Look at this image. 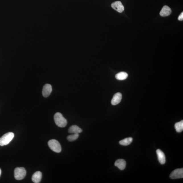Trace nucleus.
<instances>
[{"label": "nucleus", "mask_w": 183, "mask_h": 183, "mask_svg": "<svg viewBox=\"0 0 183 183\" xmlns=\"http://www.w3.org/2000/svg\"><path fill=\"white\" fill-rule=\"evenodd\" d=\"M55 123L58 127L64 128L67 125V121L61 113H56L54 116Z\"/></svg>", "instance_id": "nucleus-1"}, {"label": "nucleus", "mask_w": 183, "mask_h": 183, "mask_svg": "<svg viewBox=\"0 0 183 183\" xmlns=\"http://www.w3.org/2000/svg\"><path fill=\"white\" fill-rule=\"evenodd\" d=\"M15 136L13 133L8 132L6 133L0 138V145L1 146L8 144Z\"/></svg>", "instance_id": "nucleus-2"}, {"label": "nucleus", "mask_w": 183, "mask_h": 183, "mask_svg": "<svg viewBox=\"0 0 183 183\" xmlns=\"http://www.w3.org/2000/svg\"><path fill=\"white\" fill-rule=\"evenodd\" d=\"M50 148L53 151L59 153L61 151V147L59 142L55 139H52L48 143Z\"/></svg>", "instance_id": "nucleus-3"}, {"label": "nucleus", "mask_w": 183, "mask_h": 183, "mask_svg": "<svg viewBox=\"0 0 183 183\" xmlns=\"http://www.w3.org/2000/svg\"><path fill=\"white\" fill-rule=\"evenodd\" d=\"M26 175V171L24 168L17 167L15 170V177L17 180L24 179Z\"/></svg>", "instance_id": "nucleus-4"}, {"label": "nucleus", "mask_w": 183, "mask_h": 183, "mask_svg": "<svg viewBox=\"0 0 183 183\" xmlns=\"http://www.w3.org/2000/svg\"><path fill=\"white\" fill-rule=\"evenodd\" d=\"M170 177L172 179L182 178H183V168H177L172 172Z\"/></svg>", "instance_id": "nucleus-5"}, {"label": "nucleus", "mask_w": 183, "mask_h": 183, "mask_svg": "<svg viewBox=\"0 0 183 183\" xmlns=\"http://www.w3.org/2000/svg\"><path fill=\"white\" fill-rule=\"evenodd\" d=\"M112 7L119 13H122L124 11L125 8L121 2L115 1L112 3Z\"/></svg>", "instance_id": "nucleus-6"}, {"label": "nucleus", "mask_w": 183, "mask_h": 183, "mask_svg": "<svg viewBox=\"0 0 183 183\" xmlns=\"http://www.w3.org/2000/svg\"><path fill=\"white\" fill-rule=\"evenodd\" d=\"M52 90L51 85L49 84H46L44 86L42 90V95L44 97H47L50 95Z\"/></svg>", "instance_id": "nucleus-7"}, {"label": "nucleus", "mask_w": 183, "mask_h": 183, "mask_svg": "<svg viewBox=\"0 0 183 183\" xmlns=\"http://www.w3.org/2000/svg\"><path fill=\"white\" fill-rule=\"evenodd\" d=\"M122 95L120 93H117L113 96L111 100V104L113 105H116L120 103L122 100Z\"/></svg>", "instance_id": "nucleus-8"}, {"label": "nucleus", "mask_w": 183, "mask_h": 183, "mask_svg": "<svg viewBox=\"0 0 183 183\" xmlns=\"http://www.w3.org/2000/svg\"><path fill=\"white\" fill-rule=\"evenodd\" d=\"M156 153L160 163L162 165L166 163V157L164 153L160 149L156 150Z\"/></svg>", "instance_id": "nucleus-9"}, {"label": "nucleus", "mask_w": 183, "mask_h": 183, "mask_svg": "<svg viewBox=\"0 0 183 183\" xmlns=\"http://www.w3.org/2000/svg\"><path fill=\"white\" fill-rule=\"evenodd\" d=\"M171 13V9L168 6H165L163 7L160 12V15L163 17H167L170 15Z\"/></svg>", "instance_id": "nucleus-10"}, {"label": "nucleus", "mask_w": 183, "mask_h": 183, "mask_svg": "<svg viewBox=\"0 0 183 183\" xmlns=\"http://www.w3.org/2000/svg\"><path fill=\"white\" fill-rule=\"evenodd\" d=\"M126 165V161L123 159L117 160L115 163V166L117 167L121 170L125 169Z\"/></svg>", "instance_id": "nucleus-11"}, {"label": "nucleus", "mask_w": 183, "mask_h": 183, "mask_svg": "<svg viewBox=\"0 0 183 183\" xmlns=\"http://www.w3.org/2000/svg\"><path fill=\"white\" fill-rule=\"evenodd\" d=\"M42 174L41 172L37 171L33 174L32 177V180L35 183H40L42 178Z\"/></svg>", "instance_id": "nucleus-12"}, {"label": "nucleus", "mask_w": 183, "mask_h": 183, "mask_svg": "<svg viewBox=\"0 0 183 183\" xmlns=\"http://www.w3.org/2000/svg\"><path fill=\"white\" fill-rule=\"evenodd\" d=\"M82 129L76 125H73L71 126L68 129L69 132L72 134L81 133L82 132Z\"/></svg>", "instance_id": "nucleus-13"}, {"label": "nucleus", "mask_w": 183, "mask_h": 183, "mask_svg": "<svg viewBox=\"0 0 183 183\" xmlns=\"http://www.w3.org/2000/svg\"><path fill=\"white\" fill-rule=\"evenodd\" d=\"M128 76V75L127 73L122 72L116 74L115 77L118 80L122 81L127 79Z\"/></svg>", "instance_id": "nucleus-14"}, {"label": "nucleus", "mask_w": 183, "mask_h": 183, "mask_svg": "<svg viewBox=\"0 0 183 183\" xmlns=\"http://www.w3.org/2000/svg\"><path fill=\"white\" fill-rule=\"evenodd\" d=\"M133 141V138L132 137H129L125 138L123 140H121L119 142L120 145L127 146L130 145Z\"/></svg>", "instance_id": "nucleus-15"}, {"label": "nucleus", "mask_w": 183, "mask_h": 183, "mask_svg": "<svg viewBox=\"0 0 183 183\" xmlns=\"http://www.w3.org/2000/svg\"><path fill=\"white\" fill-rule=\"evenodd\" d=\"M175 128L176 131L177 132L180 133L183 131V121H181L180 122H178L176 123L175 125Z\"/></svg>", "instance_id": "nucleus-16"}, {"label": "nucleus", "mask_w": 183, "mask_h": 183, "mask_svg": "<svg viewBox=\"0 0 183 183\" xmlns=\"http://www.w3.org/2000/svg\"><path fill=\"white\" fill-rule=\"evenodd\" d=\"M79 133H74L67 137V139L69 141H73L77 139L79 137Z\"/></svg>", "instance_id": "nucleus-17"}, {"label": "nucleus", "mask_w": 183, "mask_h": 183, "mask_svg": "<svg viewBox=\"0 0 183 183\" xmlns=\"http://www.w3.org/2000/svg\"><path fill=\"white\" fill-rule=\"evenodd\" d=\"M178 20L180 21H182L183 20V12L181 13L178 17Z\"/></svg>", "instance_id": "nucleus-18"}, {"label": "nucleus", "mask_w": 183, "mask_h": 183, "mask_svg": "<svg viewBox=\"0 0 183 183\" xmlns=\"http://www.w3.org/2000/svg\"><path fill=\"white\" fill-rule=\"evenodd\" d=\"M1 169L0 168V176H1Z\"/></svg>", "instance_id": "nucleus-19"}]
</instances>
